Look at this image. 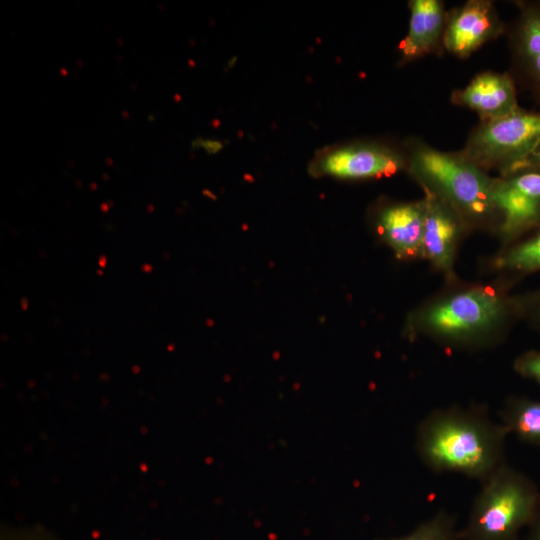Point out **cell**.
Here are the masks:
<instances>
[{
	"mask_svg": "<svg viewBox=\"0 0 540 540\" xmlns=\"http://www.w3.org/2000/svg\"><path fill=\"white\" fill-rule=\"evenodd\" d=\"M507 429L486 408L447 407L425 415L414 448L431 472L455 473L482 482L506 462Z\"/></svg>",
	"mask_w": 540,
	"mask_h": 540,
	"instance_id": "1",
	"label": "cell"
},
{
	"mask_svg": "<svg viewBox=\"0 0 540 540\" xmlns=\"http://www.w3.org/2000/svg\"><path fill=\"white\" fill-rule=\"evenodd\" d=\"M480 483L459 540H518L536 512L538 485L508 463Z\"/></svg>",
	"mask_w": 540,
	"mask_h": 540,
	"instance_id": "2",
	"label": "cell"
},
{
	"mask_svg": "<svg viewBox=\"0 0 540 540\" xmlns=\"http://www.w3.org/2000/svg\"><path fill=\"white\" fill-rule=\"evenodd\" d=\"M408 157L411 172L455 210L474 218L495 210L494 180L461 153L443 152L416 142Z\"/></svg>",
	"mask_w": 540,
	"mask_h": 540,
	"instance_id": "3",
	"label": "cell"
},
{
	"mask_svg": "<svg viewBox=\"0 0 540 540\" xmlns=\"http://www.w3.org/2000/svg\"><path fill=\"white\" fill-rule=\"evenodd\" d=\"M540 144V113L518 108L482 121L471 133L461 154L479 167L498 168L503 174L524 167Z\"/></svg>",
	"mask_w": 540,
	"mask_h": 540,
	"instance_id": "4",
	"label": "cell"
},
{
	"mask_svg": "<svg viewBox=\"0 0 540 540\" xmlns=\"http://www.w3.org/2000/svg\"><path fill=\"white\" fill-rule=\"evenodd\" d=\"M506 314V304L497 295L474 289L432 306L423 319L427 328L437 334L465 338L488 330Z\"/></svg>",
	"mask_w": 540,
	"mask_h": 540,
	"instance_id": "5",
	"label": "cell"
},
{
	"mask_svg": "<svg viewBox=\"0 0 540 540\" xmlns=\"http://www.w3.org/2000/svg\"><path fill=\"white\" fill-rule=\"evenodd\" d=\"M492 201L506 237L540 228V167L526 165L495 179Z\"/></svg>",
	"mask_w": 540,
	"mask_h": 540,
	"instance_id": "6",
	"label": "cell"
},
{
	"mask_svg": "<svg viewBox=\"0 0 540 540\" xmlns=\"http://www.w3.org/2000/svg\"><path fill=\"white\" fill-rule=\"evenodd\" d=\"M504 31L493 4L471 0L446 16L442 44L451 54L466 58Z\"/></svg>",
	"mask_w": 540,
	"mask_h": 540,
	"instance_id": "7",
	"label": "cell"
},
{
	"mask_svg": "<svg viewBox=\"0 0 540 540\" xmlns=\"http://www.w3.org/2000/svg\"><path fill=\"white\" fill-rule=\"evenodd\" d=\"M405 164L402 155L376 144L335 149L319 162V172L341 179H366L392 174Z\"/></svg>",
	"mask_w": 540,
	"mask_h": 540,
	"instance_id": "8",
	"label": "cell"
},
{
	"mask_svg": "<svg viewBox=\"0 0 540 540\" xmlns=\"http://www.w3.org/2000/svg\"><path fill=\"white\" fill-rule=\"evenodd\" d=\"M452 101L475 111L482 121L506 116L519 108L514 80L508 73L486 71L476 75Z\"/></svg>",
	"mask_w": 540,
	"mask_h": 540,
	"instance_id": "9",
	"label": "cell"
},
{
	"mask_svg": "<svg viewBox=\"0 0 540 540\" xmlns=\"http://www.w3.org/2000/svg\"><path fill=\"white\" fill-rule=\"evenodd\" d=\"M424 205L422 253L437 267L448 270L453 261L459 233L456 210L443 198L430 191Z\"/></svg>",
	"mask_w": 540,
	"mask_h": 540,
	"instance_id": "10",
	"label": "cell"
},
{
	"mask_svg": "<svg viewBox=\"0 0 540 540\" xmlns=\"http://www.w3.org/2000/svg\"><path fill=\"white\" fill-rule=\"evenodd\" d=\"M424 215V200L391 205L379 214V231L399 257L422 252Z\"/></svg>",
	"mask_w": 540,
	"mask_h": 540,
	"instance_id": "11",
	"label": "cell"
},
{
	"mask_svg": "<svg viewBox=\"0 0 540 540\" xmlns=\"http://www.w3.org/2000/svg\"><path fill=\"white\" fill-rule=\"evenodd\" d=\"M410 22L402 43V54L412 60L431 53L443 39L446 16L443 3L438 0L409 2Z\"/></svg>",
	"mask_w": 540,
	"mask_h": 540,
	"instance_id": "12",
	"label": "cell"
},
{
	"mask_svg": "<svg viewBox=\"0 0 540 540\" xmlns=\"http://www.w3.org/2000/svg\"><path fill=\"white\" fill-rule=\"evenodd\" d=\"M520 7L512 35L514 57L528 86L540 97V2Z\"/></svg>",
	"mask_w": 540,
	"mask_h": 540,
	"instance_id": "13",
	"label": "cell"
},
{
	"mask_svg": "<svg viewBox=\"0 0 540 540\" xmlns=\"http://www.w3.org/2000/svg\"><path fill=\"white\" fill-rule=\"evenodd\" d=\"M500 423L520 441L540 446V401L527 397L508 399L499 412Z\"/></svg>",
	"mask_w": 540,
	"mask_h": 540,
	"instance_id": "14",
	"label": "cell"
},
{
	"mask_svg": "<svg viewBox=\"0 0 540 540\" xmlns=\"http://www.w3.org/2000/svg\"><path fill=\"white\" fill-rule=\"evenodd\" d=\"M457 516L447 510H438L419 523L409 533L382 540H459Z\"/></svg>",
	"mask_w": 540,
	"mask_h": 540,
	"instance_id": "15",
	"label": "cell"
},
{
	"mask_svg": "<svg viewBox=\"0 0 540 540\" xmlns=\"http://www.w3.org/2000/svg\"><path fill=\"white\" fill-rule=\"evenodd\" d=\"M499 262L502 267L521 273L540 270V228L513 246Z\"/></svg>",
	"mask_w": 540,
	"mask_h": 540,
	"instance_id": "16",
	"label": "cell"
},
{
	"mask_svg": "<svg viewBox=\"0 0 540 540\" xmlns=\"http://www.w3.org/2000/svg\"><path fill=\"white\" fill-rule=\"evenodd\" d=\"M514 369L519 375L540 384V351H527L519 356L514 363Z\"/></svg>",
	"mask_w": 540,
	"mask_h": 540,
	"instance_id": "17",
	"label": "cell"
},
{
	"mask_svg": "<svg viewBox=\"0 0 540 540\" xmlns=\"http://www.w3.org/2000/svg\"><path fill=\"white\" fill-rule=\"evenodd\" d=\"M193 149L203 148L208 154H216L219 152L223 145L219 140L196 138L191 144Z\"/></svg>",
	"mask_w": 540,
	"mask_h": 540,
	"instance_id": "18",
	"label": "cell"
},
{
	"mask_svg": "<svg viewBox=\"0 0 540 540\" xmlns=\"http://www.w3.org/2000/svg\"><path fill=\"white\" fill-rule=\"evenodd\" d=\"M525 540H540V500L534 517L526 529Z\"/></svg>",
	"mask_w": 540,
	"mask_h": 540,
	"instance_id": "19",
	"label": "cell"
},
{
	"mask_svg": "<svg viewBox=\"0 0 540 540\" xmlns=\"http://www.w3.org/2000/svg\"><path fill=\"white\" fill-rule=\"evenodd\" d=\"M526 309L533 322L540 327V293L529 301Z\"/></svg>",
	"mask_w": 540,
	"mask_h": 540,
	"instance_id": "20",
	"label": "cell"
},
{
	"mask_svg": "<svg viewBox=\"0 0 540 540\" xmlns=\"http://www.w3.org/2000/svg\"><path fill=\"white\" fill-rule=\"evenodd\" d=\"M526 165H532V166L540 167V144L536 148L534 153L531 155V157L529 158Z\"/></svg>",
	"mask_w": 540,
	"mask_h": 540,
	"instance_id": "21",
	"label": "cell"
},
{
	"mask_svg": "<svg viewBox=\"0 0 540 540\" xmlns=\"http://www.w3.org/2000/svg\"><path fill=\"white\" fill-rule=\"evenodd\" d=\"M142 271L144 272H151L153 267L150 264H143L141 266Z\"/></svg>",
	"mask_w": 540,
	"mask_h": 540,
	"instance_id": "22",
	"label": "cell"
},
{
	"mask_svg": "<svg viewBox=\"0 0 540 540\" xmlns=\"http://www.w3.org/2000/svg\"><path fill=\"white\" fill-rule=\"evenodd\" d=\"M106 257L105 255H101L100 258H99V264L101 267H105L106 266Z\"/></svg>",
	"mask_w": 540,
	"mask_h": 540,
	"instance_id": "23",
	"label": "cell"
},
{
	"mask_svg": "<svg viewBox=\"0 0 540 540\" xmlns=\"http://www.w3.org/2000/svg\"><path fill=\"white\" fill-rule=\"evenodd\" d=\"M21 303H22L23 310H26V308H27V300L25 298H23Z\"/></svg>",
	"mask_w": 540,
	"mask_h": 540,
	"instance_id": "24",
	"label": "cell"
},
{
	"mask_svg": "<svg viewBox=\"0 0 540 540\" xmlns=\"http://www.w3.org/2000/svg\"><path fill=\"white\" fill-rule=\"evenodd\" d=\"M101 210H102L103 212H106V211L108 210V205L105 204V203H103V204L101 205Z\"/></svg>",
	"mask_w": 540,
	"mask_h": 540,
	"instance_id": "25",
	"label": "cell"
},
{
	"mask_svg": "<svg viewBox=\"0 0 540 540\" xmlns=\"http://www.w3.org/2000/svg\"><path fill=\"white\" fill-rule=\"evenodd\" d=\"M97 273H98V274H100V275H102V271H101V270H98V272H97Z\"/></svg>",
	"mask_w": 540,
	"mask_h": 540,
	"instance_id": "26",
	"label": "cell"
}]
</instances>
